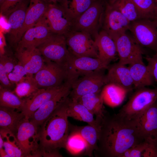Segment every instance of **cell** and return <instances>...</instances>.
Listing matches in <instances>:
<instances>
[{
	"instance_id": "obj_1",
	"label": "cell",
	"mask_w": 157,
	"mask_h": 157,
	"mask_svg": "<svg viewBox=\"0 0 157 157\" xmlns=\"http://www.w3.org/2000/svg\"><path fill=\"white\" fill-rule=\"evenodd\" d=\"M144 140L136 122L106 112L100 123L97 149L94 153L95 157H121Z\"/></svg>"
},
{
	"instance_id": "obj_2",
	"label": "cell",
	"mask_w": 157,
	"mask_h": 157,
	"mask_svg": "<svg viewBox=\"0 0 157 157\" xmlns=\"http://www.w3.org/2000/svg\"><path fill=\"white\" fill-rule=\"evenodd\" d=\"M69 96L43 122L38 129L39 149L41 156L62 157L58 149L66 148L69 124L67 111Z\"/></svg>"
},
{
	"instance_id": "obj_3",
	"label": "cell",
	"mask_w": 157,
	"mask_h": 157,
	"mask_svg": "<svg viewBox=\"0 0 157 157\" xmlns=\"http://www.w3.org/2000/svg\"><path fill=\"white\" fill-rule=\"evenodd\" d=\"M157 99V88L144 87L136 89L118 114L128 119L137 122Z\"/></svg>"
},
{
	"instance_id": "obj_4",
	"label": "cell",
	"mask_w": 157,
	"mask_h": 157,
	"mask_svg": "<svg viewBox=\"0 0 157 157\" xmlns=\"http://www.w3.org/2000/svg\"><path fill=\"white\" fill-rule=\"evenodd\" d=\"M71 76L67 65L45 61L34 77L39 88H47L62 85Z\"/></svg>"
},
{
	"instance_id": "obj_5",
	"label": "cell",
	"mask_w": 157,
	"mask_h": 157,
	"mask_svg": "<svg viewBox=\"0 0 157 157\" xmlns=\"http://www.w3.org/2000/svg\"><path fill=\"white\" fill-rule=\"evenodd\" d=\"M37 48L45 61H50L67 65L71 56L67 48L65 36L63 35L52 33Z\"/></svg>"
},
{
	"instance_id": "obj_6",
	"label": "cell",
	"mask_w": 157,
	"mask_h": 157,
	"mask_svg": "<svg viewBox=\"0 0 157 157\" xmlns=\"http://www.w3.org/2000/svg\"><path fill=\"white\" fill-rule=\"evenodd\" d=\"M64 35L68 50L72 56L76 57L99 58L94 41L88 33L70 31Z\"/></svg>"
},
{
	"instance_id": "obj_7",
	"label": "cell",
	"mask_w": 157,
	"mask_h": 157,
	"mask_svg": "<svg viewBox=\"0 0 157 157\" xmlns=\"http://www.w3.org/2000/svg\"><path fill=\"white\" fill-rule=\"evenodd\" d=\"M141 47L157 52V21L141 18L131 22L129 30Z\"/></svg>"
},
{
	"instance_id": "obj_8",
	"label": "cell",
	"mask_w": 157,
	"mask_h": 157,
	"mask_svg": "<svg viewBox=\"0 0 157 157\" xmlns=\"http://www.w3.org/2000/svg\"><path fill=\"white\" fill-rule=\"evenodd\" d=\"M104 70L93 71L83 75L73 83L69 97L72 100H77L81 96L87 94L101 91L106 84Z\"/></svg>"
},
{
	"instance_id": "obj_9",
	"label": "cell",
	"mask_w": 157,
	"mask_h": 157,
	"mask_svg": "<svg viewBox=\"0 0 157 157\" xmlns=\"http://www.w3.org/2000/svg\"><path fill=\"white\" fill-rule=\"evenodd\" d=\"M39 128L28 119L24 118L17 128L16 136L24 157H39Z\"/></svg>"
},
{
	"instance_id": "obj_10",
	"label": "cell",
	"mask_w": 157,
	"mask_h": 157,
	"mask_svg": "<svg viewBox=\"0 0 157 157\" xmlns=\"http://www.w3.org/2000/svg\"><path fill=\"white\" fill-rule=\"evenodd\" d=\"M103 9L98 2L94 1L85 11L73 21L71 31H83L95 35L104 16Z\"/></svg>"
},
{
	"instance_id": "obj_11",
	"label": "cell",
	"mask_w": 157,
	"mask_h": 157,
	"mask_svg": "<svg viewBox=\"0 0 157 157\" xmlns=\"http://www.w3.org/2000/svg\"><path fill=\"white\" fill-rule=\"evenodd\" d=\"M76 79L69 78L64 87L53 97L40 107L31 116L29 120L39 128L44 121L69 96L72 85Z\"/></svg>"
},
{
	"instance_id": "obj_12",
	"label": "cell",
	"mask_w": 157,
	"mask_h": 157,
	"mask_svg": "<svg viewBox=\"0 0 157 157\" xmlns=\"http://www.w3.org/2000/svg\"><path fill=\"white\" fill-rule=\"evenodd\" d=\"M44 15L52 33L64 35L71 31L73 20L62 6L48 4Z\"/></svg>"
},
{
	"instance_id": "obj_13",
	"label": "cell",
	"mask_w": 157,
	"mask_h": 157,
	"mask_svg": "<svg viewBox=\"0 0 157 157\" xmlns=\"http://www.w3.org/2000/svg\"><path fill=\"white\" fill-rule=\"evenodd\" d=\"M113 40L119 58L118 62L126 65L143 60L141 47L132 36L126 32Z\"/></svg>"
},
{
	"instance_id": "obj_14",
	"label": "cell",
	"mask_w": 157,
	"mask_h": 157,
	"mask_svg": "<svg viewBox=\"0 0 157 157\" xmlns=\"http://www.w3.org/2000/svg\"><path fill=\"white\" fill-rule=\"evenodd\" d=\"M103 29L113 39L129 30L131 22L117 9L107 3L103 16Z\"/></svg>"
},
{
	"instance_id": "obj_15",
	"label": "cell",
	"mask_w": 157,
	"mask_h": 157,
	"mask_svg": "<svg viewBox=\"0 0 157 157\" xmlns=\"http://www.w3.org/2000/svg\"><path fill=\"white\" fill-rule=\"evenodd\" d=\"M52 33L44 15L36 24L25 32L16 48H37Z\"/></svg>"
},
{
	"instance_id": "obj_16",
	"label": "cell",
	"mask_w": 157,
	"mask_h": 157,
	"mask_svg": "<svg viewBox=\"0 0 157 157\" xmlns=\"http://www.w3.org/2000/svg\"><path fill=\"white\" fill-rule=\"evenodd\" d=\"M67 80L59 86L39 88L31 96L24 99V103L22 112L24 114L25 118L29 119L40 107L55 96L64 87Z\"/></svg>"
},
{
	"instance_id": "obj_17",
	"label": "cell",
	"mask_w": 157,
	"mask_h": 157,
	"mask_svg": "<svg viewBox=\"0 0 157 157\" xmlns=\"http://www.w3.org/2000/svg\"><path fill=\"white\" fill-rule=\"evenodd\" d=\"M15 56L26 72L30 74H35L44 63V60L37 48H17Z\"/></svg>"
},
{
	"instance_id": "obj_18",
	"label": "cell",
	"mask_w": 157,
	"mask_h": 157,
	"mask_svg": "<svg viewBox=\"0 0 157 157\" xmlns=\"http://www.w3.org/2000/svg\"><path fill=\"white\" fill-rule=\"evenodd\" d=\"M28 7L27 3L22 0L6 13L8 16L9 42L15 49L18 43V35L23 25Z\"/></svg>"
},
{
	"instance_id": "obj_19",
	"label": "cell",
	"mask_w": 157,
	"mask_h": 157,
	"mask_svg": "<svg viewBox=\"0 0 157 157\" xmlns=\"http://www.w3.org/2000/svg\"><path fill=\"white\" fill-rule=\"evenodd\" d=\"M67 66L70 71L81 76L93 71L104 70L108 69L109 65L98 58L76 57L71 55Z\"/></svg>"
},
{
	"instance_id": "obj_20",
	"label": "cell",
	"mask_w": 157,
	"mask_h": 157,
	"mask_svg": "<svg viewBox=\"0 0 157 157\" xmlns=\"http://www.w3.org/2000/svg\"><path fill=\"white\" fill-rule=\"evenodd\" d=\"M136 122L145 139L157 140V99Z\"/></svg>"
},
{
	"instance_id": "obj_21",
	"label": "cell",
	"mask_w": 157,
	"mask_h": 157,
	"mask_svg": "<svg viewBox=\"0 0 157 157\" xmlns=\"http://www.w3.org/2000/svg\"><path fill=\"white\" fill-rule=\"evenodd\" d=\"M118 62L108 68L106 75V84L114 83L119 85L128 92L132 90L133 86L132 79L128 67Z\"/></svg>"
},
{
	"instance_id": "obj_22",
	"label": "cell",
	"mask_w": 157,
	"mask_h": 157,
	"mask_svg": "<svg viewBox=\"0 0 157 157\" xmlns=\"http://www.w3.org/2000/svg\"><path fill=\"white\" fill-rule=\"evenodd\" d=\"M94 41L98 50V58L109 65L117 54L114 40L102 30L95 35Z\"/></svg>"
},
{
	"instance_id": "obj_23",
	"label": "cell",
	"mask_w": 157,
	"mask_h": 157,
	"mask_svg": "<svg viewBox=\"0 0 157 157\" xmlns=\"http://www.w3.org/2000/svg\"><path fill=\"white\" fill-rule=\"evenodd\" d=\"M44 0H30L23 26L18 37V43L25 32L33 26L44 15L47 6Z\"/></svg>"
},
{
	"instance_id": "obj_24",
	"label": "cell",
	"mask_w": 157,
	"mask_h": 157,
	"mask_svg": "<svg viewBox=\"0 0 157 157\" xmlns=\"http://www.w3.org/2000/svg\"><path fill=\"white\" fill-rule=\"evenodd\" d=\"M67 113L68 117L87 122L99 131L101 120H96L94 118V115L83 104L69 97Z\"/></svg>"
},
{
	"instance_id": "obj_25",
	"label": "cell",
	"mask_w": 157,
	"mask_h": 157,
	"mask_svg": "<svg viewBox=\"0 0 157 157\" xmlns=\"http://www.w3.org/2000/svg\"><path fill=\"white\" fill-rule=\"evenodd\" d=\"M128 67L136 89L153 84L154 79L147 65H145L143 60L130 64Z\"/></svg>"
},
{
	"instance_id": "obj_26",
	"label": "cell",
	"mask_w": 157,
	"mask_h": 157,
	"mask_svg": "<svg viewBox=\"0 0 157 157\" xmlns=\"http://www.w3.org/2000/svg\"><path fill=\"white\" fill-rule=\"evenodd\" d=\"M69 129L72 131L79 133L84 139L86 144L84 155L93 157L94 151L98 147L99 131L89 124L83 126H71L69 125Z\"/></svg>"
},
{
	"instance_id": "obj_27",
	"label": "cell",
	"mask_w": 157,
	"mask_h": 157,
	"mask_svg": "<svg viewBox=\"0 0 157 157\" xmlns=\"http://www.w3.org/2000/svg\"><path fill=\"white\" fill-rule=\"evenodd\" d=\"M24 118L25 116L21 111L0 106L1 128L9 130L16 135L19 124Z\"/></svg>"
},
{
	"instance_id": "obj_28",
	"label": "cell",
	"mask_w": 157,
	"mask_h": 157,
	"mask_svg": "<svg viewBox=\"0 0 157 157\" xmlns=\"http://www.w3.org/2000/svg\"><path fill=\"white\" fill-rule=\"evenodd\" d=\"M76 101L83 104L92 114L95 115L97 120L103 119L106 112L103 106L104 101L101 91L84 95Z\"/></svg>"
},
{
	"instance_id": "obj_29",
	"label": "cell",
	"mask_w": 157,
	"mask_h": 157,
	"mask_svg": "<svg viewBox=\"0 0 157 157\" xmlns=\"http://www.w3.org/2000/svg\"><path fill=\"white\" fill-rule=\"evenodd\" d=\"M128 92L124 88L112 83L105 84L101 90L104 102L113 107L121 104Z\"/></svg>"
},
{
	"instance_id": "obj_30",
	"label": "cell",
	"mask_w": 157,
	"mask_h": 157,
	"mask_svg": "<svg viewBox=\"0 0 157 157\" xmlns=\"http://www.w3.org/2000/svg\"><path fill=\"white\" fill-rule=\"evenodd\" d=\"M0 134L3 141V148L10 157H24L16 135L7 130L0 128Z\"/></svg>"
},
{
	"instance_id": "obj_31",
	"label": "cell",
	"mask_w": 157,
	"mask_h": 157,
	"mask_svg": "<svg viewBox=\"0 0 157 157\" xmlns=\"http://www.w3.org/2000/svg\"><path fill=\"white\" fill-rule=\"evenodd\" d=\"M94 0H63L62 6L73 20L87 9Z\"/></svg>"
},
{
	"instance_id": "obj_32",
	"label": "cell",
	"mask_w": 157,
	"mask_h": 157,
	"mask_svg": "<svg viewBox=\"0 0 157 157\" xmlns=\"http://www.w3.org/2000/svg\"><path fill=\"white\" fill-rule=\"evenodd\" d=\"M108 3L117 9L130 22L141 19L131 0H113Z\"/></svg>"
},
{
	"instance_id": "obj_33",
	"label": "cell",
	"mask_w": 157,
	"mask_h": 157,
	"mask_svg": "<svg viewBox=\"0 0 157 157\" xmlns=\"http://www.w3.org/2000/svg\"><path fill=\"white\" fill-rule=\"evenodd\" d=\"M141 18L157 21V3L156 0H131Z\"/></svg>"
},
{
	"instance_id": "obj_34",
	"label": "cell",
	"mask_w": 157,
	"mask_h": 157,
	"mask_svg": "<svg viewBox=\"0 0 157 157\" xmlns=\"http://www.w3.org/2000/svg\"><path fill=\"white\" fill-rule=\"evenodd\" d=\"M24 99L19 97L11 90L0 85V106L12 108L22 111Z\"/></svg>"
},
{
	"instance_id": "obj_35",
	"label": "cell",
	"mask_w": 157,
	"mask_h": 157,
	"mask_svg": "<svg viewBox=\"0 0 157 157\" xmlns=\"http://www.w3.org/2000/svg\"><path fill=\"white\" fill-rule=\"evenodd\" d=\"M38 89L33 75L31 74L24 80L16 85L14 92L20 98L25 99L31 96Z\"/></svg>"
},
{
	"instance_id": "obj_36",
	"label": "cell",
	"mask_w": 157,
	"mask_h": 157,
	"mask_svg": "<svg viewBox=\"0 0 157 157\" xmlns=\"http://www.w3.org/2000/svg\"><path fill=\"white\" fill-rule=\"evenodd\" d=\"M85 142L81 136L77 132L71 131L68 136L65 149L74 154L83 151L85 150Z\"/></svg>"
},
{
	"instance_id": "obj_37",
	"label": "cell",
	"mask_w": 157,
	"mask_h": 157,
	"mask_svg": "<svg viewBox=\"0 0 157 157\" xmlns=\"http://www.w3.org/2000/svg\"><path fill=\"white\" fill-rule=\"evenodd\" d=\"M30 75L18 61L13 70L8 74V76L11 83L14 85L23 81Z\"/></svg>"
},
{
	"instance_id": "obj_38",
	"label": "cell",
	"mask_w": 157,
	"mask_h": 157,
	"mask_svg": "<svg viewBox=\"0 0 157 157\" xmlns=\"http://www.w3.org/2000/svg\"><path fill=\"white\" fill-rule=\"evenodd\" d=\"M148 144L147 140L145 139L136 146L131 147L124 151L121 157H140L146 149Z\"/></svg>"
},
{
	"instance_id": "obj_39",
	"label": "cell",
	"mask_w": 157,
	"mask_h": 157,
	"mask_svg": "<svg viewBox=\"0 0 157 157\" xmlns=\"http://www.w3.org/2000/svg\"><path fill=\"white\" fill-rule=\"evenodd\" d=\"M0 63L3 65L7 74L13 69L15 66L18 63L11 56L4 54H1Z\"/></svg>"
},
{
	"instance_id": "obj_40",
	"label": "cell",
	"mask_w": 157,
	"mask_h": 157,
	"mask_svg": "<svg viewBox=\"0 0 157 157\" xmlns=\"http://www.w3.org/2000/svg\"><path fill=\"white\" fill-rule=\"evenodd\" d=\"M145 59L147 66L154 79L157 83V52L152 57L147 56Z\"/></svg>"
},
{
	"instance_id": "obj_41",
	"label": "cell",
	"mask_w": 157,
	"mask_h": 157,
	"mask_svg": "<svg viewBox=\"0 0 157 157\" xmlns=\"http://www.w3.org/2000/svg\"><path fill=\"white\" fill-rule=\"evenodd\" d=\"M147 147L142 155L144 157H157V140H147Z\"/></svg>"
},
{
	"instance_id": "obj_42",
	"label": "cell",
	"mask_w": 157,
	"mask_h": 157,
	"mask_svg": "<svg viewBox=\"0 0 157 157\" xmlns=\"http://www.w3.org/2000/svg\"><path fill=\"white\" fill-rule=\"evenodd\" d=\"M0 85L3 88L11 90L13 88L2 64L0 63Z\"/></svg>"
},
{
	"instance_id": "obj_43",
	"label": "cell",
	"mask_w": 157,
	"mask_h": 157,
	"mask_svg": "<svg viewBox=\"0 0 157 157\" xmlns=\"http://www.w3.org/2000/svg\"><path fill=\"white\" fill-rule=\"evenodd\" d=\"M22 0H4L2 4L0 5V13L1 14H6L9 10L14 8L18 3Z\"/></svg>"
},
{
	"instance_id": "obj_44",
	"label": "cell",
	"mask_w": 157,
	"mask_h": 157,
	"mask_svg": "<svg viewBox=\"0 0 157 157\" xmlns=\"http://www.w3.org/2000/svg\"><path fill=\"white\" fill-rule=\"evenodd\" d=\"M0 157H10L9 155L6 151L4 148L0 149Z\"/></svg>"
},
{
	"instance_id": "obj_45",
	"label": "cell",
	"mask_w": 157,
	"mask_h": 157,
	"mask_svg": "<svg viewBox=\"0 0 157 157\" xmlns=\"http://www.w3.org/2000/svg\"><path fill=\"white\" fill-rule=\"evenodd\" d=\"M3 148V138L0 134V149Z\"/></svg>"
},
{
	"instance_id": "obj_46",
	"label": "cell",
	"mask_w": 157,
	"mask_h": 157,
	"mask_svg": "<svg viewBox=\"0 0 157 157\" xmlns=\"http://www.w3.org/2000/svg\"><path fill=\"white\" fill-rule=\"evenodd\" d=\"M45 1H47L49 2H52L53 3H56L57 2L59 1H63V0H44Z\"/></svg>"
},
{
	"instance_id": "obj_47",
	"label": "cell",
	"mask_w": 157,
	"mask_h": 157,
	"mask_svg": "<svg viewBox=\"0 0 157 157\" xmlns=\"http://www.w3.org/2000/svg\"><path fill=\"white\" fill-rule=\"evenodd\" d=\"M4 0H0V5H1L3 2Z\"/></svg>"
},
{
	"instance_id": "obj_48",
	"label": "cell",
	"mask_w": 157,
	"mask_h": 157,
	"mask_svg": "<svg viewBox=\"0 0 157 157\" xmlns=\"http://www.w3.org/2000/svg\"><path fill=\"white\" fill-rule=\"evenodd\" d=\"M113 0H109L108 2H110L111 1H112Z\"/></svg>"
},
{
	"instance_id": "obj_49",
	"label": "cell",
	"mask_w": 157,
	"mask_h": 157,
	"mask_svg": "<svg viewBox=\"0 0 157 157\" xmlns=\"http://www.w3.org/2000/svg\"><path fill=\"white\" fill-rule=\"evenodd\" d=\"M156 2L157 3V0H156Z\"/></svg>"
}]
</instances>
